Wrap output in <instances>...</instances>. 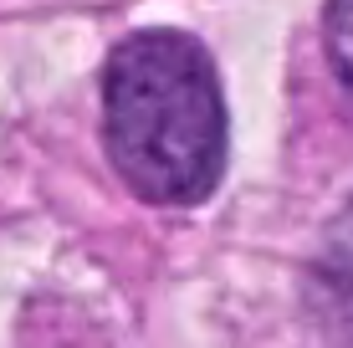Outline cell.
<instances>
[{"mask_svg": "<svg viewBox=\"0 0 353 348\" xmlns=\"http://www.w3.org/2000/svg\"><path fill=\"white\" fill-rule=\"evenodd\" d=\"M103 139L133 195L194 205L225 170V98L200 41L139 31L103 77Z\"/></svg>", "mask_w": 353, "mask_h": 348, "instance_id": "6da1fadb", "label": "cell"}, {"mask_svg": "<svg viewBox=\"0 0 353 348\" xmlns=\"http://www.w3.org/2000/svg\"><path fill=\"white\" fill-rule=\"evenodd\" d=\"M323 31H327V62H333L343 92L353 98V0H327Z\"/></svg>", "mask_w": 353, "mask_h": 348, "instance_id": "7a4b0ae2", "label": "cell"}, {"mask_svg": "<svg viewBox=\"0 0 353 348\" xmlns=\"http://www.w3.org/2000/svg\"><path fill=\"white\" fill-rule=\"evenodd\" d=\"M327 287H333L338 297H348L353 303V215L343 225H338V236H333V251H327Z\"/></svg>", "mask_w": 353, "mask_h": 348, "instance_id": "3957f363", "label": "cell"}]
</instances>
